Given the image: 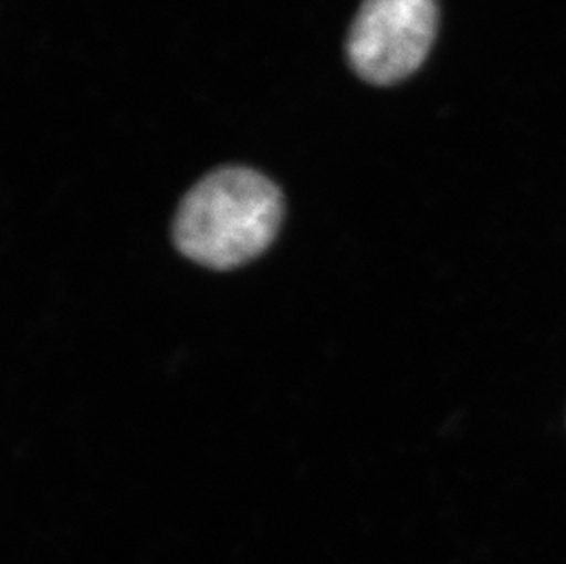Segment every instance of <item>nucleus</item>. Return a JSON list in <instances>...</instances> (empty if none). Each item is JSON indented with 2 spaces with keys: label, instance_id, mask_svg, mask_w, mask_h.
Masks as SVG:
<instances>
[{
  "label": "nucleus",
  "instance_id": "1",
  "mask_svg": "<svg viewBox=\"0 0 566 564\" xmlns=\"http://www.w3.org/2000/svg\"><path fill=\"white\" fill-rule=\"evenodd\" d=\"M283 211V197L270 178L248 167H222L184 197L172 237L180 253L197 264L230 270L272 244Z\"/></svg>",
  "mask_w": 566,
  "mask_h": 564
},
{
  "label": "nucleus",
  "instance_id": "2",
  "mask_svg": "<svg viewBox=\"0 0 566 564\" xmlns=\"http://www.w3.org/2000/svg\"><path fill=\"white\" fill-rule=\"evenodd\" d=\"M437 28V0H364L348 32V63L367 83L395 85L422 66Z\"/></svg>",
  "mask_w": 566,
  "mask_h": 564
}]
</instances>
